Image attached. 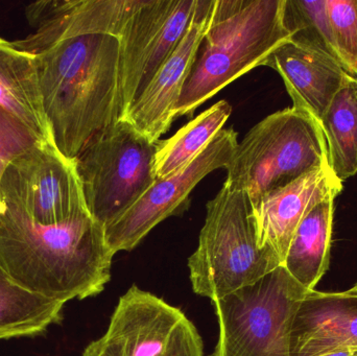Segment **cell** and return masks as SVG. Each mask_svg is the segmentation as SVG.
<instances>
[{"instance_id": "cell-9", "label": "cell", "mask_w": 357, "mask_h": 356, "mask_svg": "<svg viewBox=\"0 0 357 356\" xmlns=\"http://www.w3.org/2000/svg\"><path fill=\"white\" fill-rule=\"evenodd\" d=\"M0 200L43 225L89 213L75 160L52 141L40 142L8 165L0 181Z\"/></svg>"}, {"instance_id": "cell-24", "label": "cell", "mask_w": 357, "mask_h": 356, "mask_svg": "<svg viewBox=\"0 0 357 356\" xmlns=\"http://www.w3.org/2000/svg\"><path fill=\"white\" fill-rule=\"evenodd\" d=\"M356 350H337L320 356H356Z\"/></svg>"}, {"instance_id": "cell-16", "label": "cell", "mask_w": 357, "mask_h": 356, "mask_svg": "<svg viewBox=\"0 0 357 356\" xmlns=\"http://www.w3.org/2000/svg\"><path fill=\"white\" fill-rule=\"evenodd\" d=\"M0 108L20 119L42 139L52 141L33 58L1 38Z\"/></svg>"}, {"instance_id": "cell-27", "label": "cell", "mask_w": 357, "mask_h": 356, "mask_svg": "<svg viewBox=\"0 0 357 356\" xmlns=\"http://www.w3.org/2000/svg\"><path fill=\"white\" fill-rule=\"evenodd\" d=\"M356 77H357V75H356Z\"/></svg>"}, {"instance_id": "cell-1", "label": "cell", "mask_w": 357, "mask_h": 356, "mask_svg": "<svg viewBox=\"0 0 357 356\" xmlns=\"http://www.w3.org/2000/svg\"><path fill=\"white\" fill-rule=\"evenodd\" d=\"M27 21L35 31L10 44L33 58L52 141L75 160L96 134L121 119L119 39L73 33L46 8Z\"/></svg>"}, {"instance_id": "cell-26", "label": "cell", "mask_w": 357, "mask_h": 356, "mask_svg": "<svg viewBox=\"0 0 357 356\" xmlns=\"http://www.w3.org/2000/svg\"><path fill=\"white\" fill-rule=\"evenodd\" d=\"M356 356H357V353H356Z\"/></svg>"}, {"instance_id": "cell-14", "label": "cell", "mask_w": 357, "mask_h": 356, "mask_svg": "<svg viewBox=\"0 0 357 356\" xmlns=\"http://www.w3.org/2000/svg\"><path fill=\"white\" fill-rule=\"evenodd\" d=\"M262 66L279 73L293 107L305 111L319 123L344 82L351 75L331 54L291 39L276 48Z\"/></svg>"}, {"instance_id": "cell-3", "label": "cell", "mask_w": 357, "mask_h": 356, "mask_svg": "<svg viewBox=\"0 0 357 356\" xmlns=\"http://www.w3.org/2000/svg\"><path fill=\"white\" fill-rule=\"evenodd\" d=\"M284 0H215L209 29L197 50L174 111L192 116L229 84L262 66L291 40L283 22Z\"/></svg>"}, {"instance_id": "cell-23", "label": "cell", "mask_w": 357, "mask_h": 356, "mask_svg": "<svg viewBox=\"0 0 357 356\" xmlns=\"http://www.w3.org/2000/svg\"><path fill=\"white\" fill-rule=\"evenodd\" d=\"M43 141L20 119L0 108V181L10 163Z\"/></svg>"}, {"instance_id": "cell-15", "label": "cell", "mask_w": 357, "mask_h": 356, "mask_svg": "<svg viewBox=\"0 0 357 356\" xmlns=\"http://www.w3.org/2000/svg\"><path fill=\"white\" fill-rule=\"evenodd\" d=\"M357 351V295L310 291L296 314L291 356Z\"/></svg>"}, {"instance_id": "cell-4", "label": "cell", "mask_w": 357, "mask_h": 356, "mask_svg": "<svg viewBox=\"0 0 357 356\" xmlns=\"http://www.w3.org/2000/svg\"><path fill=\"white\" fill-rule=\"evenodd\" d=\"M206 209L199 246L188 259L195 294L213 301L253 284L280 267L277 255L258 245L245 192L224 183Z\"/></svg>"}, {"instance_id": "cell-11", "label": "cell", "mask_w": 357, "mask_h": 356, "mask_svg": "<svg viewBox=\"0 0 357 356\" xmlns=\"http://www.w3.org/2000/svg\"><path fill=\"white\" fill-rule=\"evenodd\" d=\"M237 144L234 129H222L187 167L171 177L156 180L121 219L105 229L114 254L133 250L161 222L182 215L195 186L212 171L226 169Z\"/></svg>"}, {"instance_id": "cell-7", "label": "cell", "mask_w": 357, "mask_h": 356, "mask_svg": "<svg viewBox=\"0 0 357 356\" xmlns=\"http://www.w3.org/2000/svg\"><path fill=\"white\" fill-rule=\"evenodd\" d=\"M158 142L119 119L96 134L75 159L88 212L104 229L156 181L153 165Z\"/></svg>"}, {"instance_id": "cell-10", "label": "cell", "mask_w": 357, "mask_h": 356, "mask_svg": "<svg viewBox=\"0 0 357 356\" xmlns=\"http://www.w3.org/2000/svg\"><path fill=\"white\" fill-rule=\"evenodd\" d=\"M199 0H142L119 39L121 119L184 37Z\"/></svg>"}, {"instance_id": "cell-2", "label": "cell", "mask_w": 357, "mask_h": 356, "mask_svg": "<svg viewBox=\"0 0 357 356\" xmlns=\"http://www.w3.org/2000/svg\"><path fill=\"white\" fill-rule=\"evenodd\" d=\"M114 255L89 213L43 225L0 200V265L31 292L65 304L98 296L110 281Z\"/></svg>"}, {"instance_id": "cell-17", "label": "cell", "mask_w": 357, "mask_h": 356, "mask_svg": "<svg viewBox=\"0 0 357 356\" xmlns=\"http://www.w3.org/2000/svg\"><path fill=\"white\" fill-rule=\"evenodd\" d=\"M335 198L325 199L302 219L282 263L289 275L310 292L328 271Z\"/></svg>"}, {"instance_id": "cell-8", "label": "cell", "mask_w": 357, "mask_h": 356, "mask_svg": "<svg viewBox=\"0 0 357 356\" xmlns=\"http://www.w3.org/2000/svg\"><path fill=\"white\" fill-rule=\"evenodd\" d=\"M83 356H204V345L180 309L133 286L119 299L106 334Z\"/></svg>"}, {"instance_id": "cell-18", "label": "cell", "mask_w": 357, "mask_h": 356, "mask_svg": "<svg viewBox=\"0 0 357 356\" xmlns=\"http://www.w3.org/2000/svg\"><path fill=\"white\" fill-rule=\"evenodd\" d=\"M64 307L19 286L0 265V341L42 336L62 321Z\"/></svg>"}, {"instance_id": "cell-21", "label": "cell", "mask_w": 357, "mask_h": 356, "mask_svg": "<svg viewBox=\"0 0 357 356\" xmlns=\"http://www.w3.org/2000/svg\"><path fill=\"white\" fill-rule=\"evenodd\" d=\"M283 22L291 40L314 46L341 63L331 33L327 0H284Z\"/></svg>"}, {"instance_id": "cell-25", "label": "cell", "mask_w": 357, "mask_h": 356, "mask_svg": "<svg viewBox=\"0 0 357 356\" xmlns=\"http://www.w3.org/2000/svg\"><path fill=\"white\" fill-rule=\"evenodd\" d=\"M348 292L351 293V294L357 295V282L356 284V286H354V288H350V290H348Z\"/></svg>"}, {"instance_id": "cell-19", "label": "cell", "mask_w": 357, "mask_h": 356, "mask_svg": "<svg viewBox=\"0 0 357 356\" xmlns=\"http://www.w3.org/2000/svg\"><path fill=\"white\" fill-rule=\"evenodd\" d=\"M231 113V105L220 100L181 127L169 139L160 140L153 165L156 180L171 177L197 158L222 131Z\"/></svg>"}, {"instance_id": "cell-5", "label": "cell", "mask_w": 357, "mask_h": 356, "mask_svg": "<svg viewBox=\"0 0 357 356\" xmlns=\"http://www.w3.org/2000/svg\"><path fill=\"white\" fill-rule=\"evenodd\" d=\"M327 163L320 123L291 107L262 119L238 142L225 184L245 192L253 205Z\"/></svg>"}, {"instance_id": "cell-6", "label": "cell", "mask_w": 357, "mask_h": 356, "mask_svg": "<svg viewBox=\"0 0 357 356\" xmlns=\"http://www.w3.org/2000/svg\"><path fill=\"white\" fill-rule=\"evenodd\" d=\"M308 292L280 265L212 301L218 339L211 356H291V327Z\"/></svg>"}, {"instance_id": "cell-13", "label": "cell", "mask_w": 357, "mask_h": 356, "mask_svg": "<svg viewBox=\"0 0 357 356\" xmlns=\"http://www.w3.org/2000/svg\"><path fill=\"white\" fill-rule=\"evenodd\" d=\"M342 190L343 182L327 163L251 205L260 248L271 249L282 265L302 219L317 204Z\"/></svg>"}, {"instance_id": "cell-12", "label": "cell", "mask_w": 357, "mask_h": 356, "mask_svg": "<svg viewBox=\"0 0 357 356\" xmlns=\"http://www.w3.org/2000/svg\"><path fill=\"white\" fill-rule=\"evenodd\" d=\"M214 4L215 0H199L184 37L121 118L152 141L158 142L175 121L174 111L209 29Z\"/></svg>"}, {"instance_id": "cell-20", "label": "cell", "mask_w": 357, "mask_h": 356, "mask_svg": "<svg viewBox=\"0 0 357 356\" xmlns=\"http://www.w3.org/2000/svg\"><path fill=\"white\" fill-rule=\"evenodd\" d=\"M328 162L342 182L357 173V77L349 75L321 119Z\"/></svg>"}, {"instance_id": "cell-22", "label": "cell", "mask_w": 357, "mask_h": 356, "mask_svg": "<svg viewBox=\"0 0 357 356\" xmlns=\"http://www.w3.org/2000/svg\"><path fill=\"white\" fill-rule=\"evenodd\" d=\"M335 49L342 65L357 75V0H327Z\"/></svg>"}]
</instances>
